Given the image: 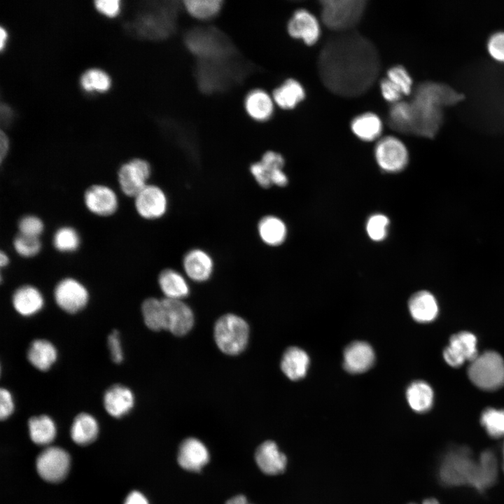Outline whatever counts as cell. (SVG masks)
Segmentation results:
<instances>
[{"instance_id":"obj_1","label":"cell","mask_w":504,"mask_h":504,"mask_svg":"<svg viewBox=\"0 0 504 504\" xmlns=\"http://www.w3.org/2000/svg\"><path fill=\"white\" fill-rule=\"evenodd\" d=\"M374 44L354 31L330 37L319 54L320 78L331 92L344 97L359 96L373 85L380 71Z\"/></svg>"},{"instance_id":"obj_2","label":"cell","mask_w":504,"mask_h":504,"mask_svg":"<svg viewBox=\"0 0 504 504\" xmlns=\"http://www.w3.org/2000/svg\"><path fill=\"white\" fill-rule=\"evenodd\" d=\"M497 475V459L492 451L485 450L479 460L475 461L470 450L465 447L449 450L439 468V477L444 485L469 484L479 491L491 486Z\"/></svg>"},{"instance_id":"obj_3","label":"cell","mask_w":504,"mask_h":504,"mask_svg":"<svg viewBox=\"0 0 504 504\" xmlns=\"http://www.w3.org/2000/svg\"><path fill=\"white\" fill-rule=\"evenodd\" d=\"M460 95L447 86L424 83L416 89L410 102L412 127V134L432 137L442 122V107L454 103Z\"/></svg>"},{"instance_id":"obj_4","label":"cell","mask_w":504,"mask_h":504,"mask_svg":"<svg viewBox=\"0 0 504 504\" xmlns=\"http://www.w3.org/2000/svg\"><path fill=\"white\" fill-rule=\"evenodd\" d=\"M253 64L237 52L206 60H197L195 76L200 90L206 93L223 91L239 84L253 70Z\"/></svg>"},{"instance_id":"obj_5","label":"cell","mask_w":504,"mask_h":504,"mask_svg":"<svg viewBox=\"0 0 504 504\" xmlns=\"http://www.w3.org/2000/svg\"><path fill=\"white\" fill-rule=\"evenodd\" d=\"M184 41L188 49L197 57V60L221 57L237 51L230 39L213 27L191 29L185 35Z\"/></svg>"},{"instance_id":"obj_6","label":"cell","mask_w":504,"mask_h":504,"mask_svg":"<svg viewBox=\"0 0 504 504\" xmlns=\"http://www.w3.org/2000/svg\"><path fill=\"white\" fill-rule=\"evenodd\" d=\"M321 3L323 22L337 33L351 31L366 6L363 0H324Z\"/></svg>"},{"instance_id":"obj_7","label":"cell","mask_w":504,"mask_h":504,"mask_svg":"<svg viewBox=\"0 0 504 504\" xmlns=\"http://www.w3.org/2000/svg\"><path fill=\"white\" fill-rule=\"evenodd\" d=\"M468 375L481 389H498L504 384V360L497 352L485 351L471 361Z\"/></svg>"},{"instance_id":"obj_8","label":"cell","mask_w":504,"mask_h":504,"mask_svg":"<svg viewBox=\"0 0 504 504\" xmlns=\"http://www.w3.org/2000/svg\"><path fill=\"white\" fill-rule=\"evenodd\" d=\"M249 335L247 323L241 317L227 314L220 317L214 326V339L220 350L237 355L246 346Z\"/></svg>"},{"instance_id":"obj_9","label":"cell","mask_w":504,"mask_h":504,"mask_svg":"<svg viewBox=\"0 0 504 504\" xmlns=\"http://www.w3.org/2000/svg\"><path fill=\"white\" fill-rule=\"evenodd\" d=\"M374 156L379 167L388 173L402 171L409 161L408 150L405 145L393 136H384L377 141Z\"/></svg>"},{"instance_id":"obj_10","label":"cell","mask_w":504,"mask_h":504,"mask_svg":"<svg viewBox=\"0 0 504 504\" xmlns=\"http://www.w3.org/2000/svg\"><path fill=\"white\" fill-rule=\"evenodd\" d=\"M151 167L141 158H134L122 164L118 171V182L121 191L127 197H134L148 183Z\"/></svg>"},{"instance_id":"obj_11","label":"cell","mask_w":504,"mask_h":504,"mask_svg":"<svg viewBox=\"0 0 504 504\" xmlns=\"http://www.w3.org/2000/svg\"><path fill=\"white\" fill-rule=\"evenodd\" d=\"M54 298L59 308L69 314L82 310L89 300L86 287L71 277L60 280L54 289Z\"/></svg>"},{"instance_id":"obj_12","label":"cell","mask_w":504,"mask_h":504,"mask_svg":"<svg viewBox=\"0 0 504 504\" xmlns=\"http://www.w3.org/2000/svg\"><path fill=\"white\" fill-rule=\"evenodd\" d=\"M175 3L167 2L152 10L145 15L142 22L144 35L155 38H162L172 34L176 28L177 6Z\"/></svg>"},{"instance_id":"obj_13","label":"cell","mask_w":504,"mask_h":504,"mask_svg":"<svg viewBox=\"0 0 504 504\" xmlns=\"http://www.w3.org/2000/svg\"><path fill=\"white\" fill-rule=\"evenodd\" d=\"M70 465L68 453L59 447H51L38 456L36 462L38 475L50 482L62 481L66 475Z\"/></svg>"},{"instance_id":"obj_14","label":"cell","mask_w":504,"mask_h":504,"mask_svg":"<svg viewBox=\"0 0 504 504\" xmlns=\"http://www.w3.org/2000/svg\"><path fill=\"white\" fill-rule=\"evenodd\" d=\"M134 207L141 218L157 220L167 213L168 198L160 187L148 184L134 197Z\"/></svg>"},{"instance_id":"obj_15","label":"cell","mask_w":504,"mask_h":504,"mask_svg":"<svg viewBox=\"0 0 504 504\" xmlns=\"http://www.w3.org/2000/svg\"><path fill=\"white\" fill-rule=\"evenodd\" d=\"M83 202L90 213L101 217L112 216L119 206L116 192L104 184H94L87 188L84 192Z\"/></svg>"},{"instance_id":"obj_16","label":"cell","mask_w":504,"mask_h":504,"mask_svg":"<svg viewBox=\"0 0 504 504\" xmlns=\"http://www.w3.org/2000/svg\"><path fill=\"white\" fill-rule=\"evenodd\" d=\"M477 356V338L468 331L453 335L449 344L443 351L444 359L454 368L462 365L465 360L472 361Z\"/></svg>"},{"instance_id":"obj_17","label":"cell","mask_w":504,"mask_h":504,"mask_svg":"<svg viewBox=\"0 0 504 504\" xmlns=\"http://www.w3.org/2000/svg\"><path fill=\"white\" fill-rule=\"evenodd\" d=\"M165 313L167 330L181 336L188 332L194 323L191 309L181 300L162 299Z\"/></svg>"},{"instance_id":"obj_18","label":"cell","mask_w":504,"mask_h":504,"mask_svg":"<svg viewBox=\"0 0 504 504\" xmlns=\"http://www.w3.org/2000/svg\"><path fill=\"white\" fill-rule=\"evenodd\" d=\"M288 34L293 38L302 40L307 45H314L321 34L320 24L316 18L305 9L297 10L288 21Z\"/></svg>"},{"instance_id":"obj_19","label":"cell","mask_w":504,"mask_h":504,"mask_svg":"<svg viewBox=\"0 0 504 504\" xmlns=\"http://www.w3.org/2000/svg\"><path fill=\"white\" fill-rule=\"evenodd\" d=\"M182 265L186 274L196 282L207 281L212 275L214 267L210 254L199 248L187 251L183 258Z\"/></svg>"},{"instance_id":"obj_20","label":"cell","mask_w":504,"mask_h":504,"mask_svg":"<svg viewBox=\"0 0 504 504\" xmlns=\"http://www.w3.org/2000/svg\"><path fill=\"white\" fill-rule=\"evenodd\" d=\"M178 463L185 470L198 472L209 460L204 444L196 438H187L180 445Z\"/></svg>"},{"instance_id":"obj_21","label":"cell","mask_w":504,"mask_h":504,"mask_svg":"<svg viewBox=\"0 0 504 504\" xmlns=\"http://www.w3.org/2000/svg\"><path fill=\"white\" fill-rule=\"evenodd\" d=\"M255 459L259 468L267 475L281 474L286 468V456L279 451L276 444L271 440L262 442L257 448Z\"/></svg>"},{"instance_id":"obj_22","label":"cell","mask_w":504,"mask_h":504,"mask_svg":"<svg viewBox=\"0 0 504 504\" xmlns=\"http://www.w3.org/2000/svg\"><path fill=\"white\" fill-rule=\"evenodd\" d=\"M374 361V351L367 342H354L344 351V368L351 373H360L368 370Z\"/></svg>"},{"instance_id":"obj_23","label":"cell","mask_w":504,"mask_h":504,"mask_svg":"<svg viewBox=\"0 0 504 504\" xmlns=\"http://www.w3.org/2000/svg\"><path fill=\"white\" fill-rule=\"evenodd\" d=\"M103 403L106 411L112 416L120 418L127 414L134 405L132 391L122 384H114L104 393Z\"/></svg>"},{"instance_id":"obj_24","label":"cell","mask_w":504,"mask_h":504,"mask_svg":"<svg viewBox=\"0 0 504 504\" xmlns=\"http://www.w3.org/2000/svg\"><path fill=\"white\" fill-rule=\"evenodd\" d=\"M12 304L19 314L27 317L41 311L44 305V298L41 291L35 286L23 285L13 293Z\"/></svg>"},{"instance_id":"obj_25","label":"cell","mask_w":504,"mask_h":504,"mask_svg":"<svg viewBox=\"0 0 504 504\" xmlns=\"http://www.w3.org/2000/svg\"><path fill=\"white\" fill-rule=\"evenodd\" d=\"M408 305L412 318L419 323L433 321L438 313L436 299L427 290H421L413 294L409 300Z\"/></svg>"},{"instance_id":"obj_26","label":"cell","mask_w":504,"mask_h":504,"mask_svg":"<svg viewBox=\"0 0 504 504\" xmlns=\"http://www.w3.org/2000/svg\"><path fill=\"white\" fill-rule=\"evenodd\" d=\"M257 229L261 241L270 246H280L287 237L285 223L276 216L267 215L262 217L258 221Z\"/></svg>"},{"instance_id":"obj_27","label":"cell","mask_w":504,"mask_h":504,"mask_svg":"<svg viewBox=\"0 0 504 504\" xmlns=\"http://www.w3.org/2000/svg\"><path fill=\"white\" fill-rule=\"evenodd\" d=\"M309 364L307 354L302 349L292 346L284 352L281 368L285 375L291 380H298L305 376Z\"/></svg>"},{"instance_id":"obj_28","label":"cell","mask_w":504,"mask_h":504,"mask_svg":"<svg viewBox=\"0 0 504 504\" xmlns=\"http://www.w3.org/2000/svg\"><path fill=\"white\" fill-rule=\"evenodd\" d=\"M158 284L166 298L181 300L190 293L185 277L173 269L167 268L161 271L158 276Z\"/></svg>"},{"instance_id":"obj_29","label":"cell","mask_w":504,"mask_h":504,"mask_svg":"<svg viewBox=\"0 0 504 504\" xmlns=\"http://www.w3.org/2000/svg\"><path fill=\"white\" fill-rule=\"evenodd\" d=\"M57 358V351L55 346L50 342L43 339L34 340L27 351L29 362L41 371L48 370L55 363Z\"/></svg>"},{"instance_id":"obj_30","label":"cell","mask_w":504,"mask_h":504,"mask_svg":"<svg viewBox=\"0 0 504 504\" xmlns=\"http://www.w3.org/2000/svg\"><path fill=\"white\" fill-rule=\"evenodd\" d=\"M244 106L251 118L257 121L268 120L272 115L274 104L270 96L264 90L255 89L248 93Z\"/></svg>"},{"instance_id":"obj_31","label":"cell","mask_w":504,"mask_h":504,"mask_svg":"<svg viewBox=\"0 0 504 504\" xmlns=\"http://www.w3.org/2000/svg\"><path fill=\"white\" fill-rule=\"evenodd\" d=\"M382 122L375 113L368 112L356 116L351 122L353 133L360 139L372 141L382 132Z\"/></svg>"},{"instance_id":"obj_32","label":"cell","mask_w":504,"mask_h":504,"mask_svg":"<svg viewBox=\"0 0 504 504\" xmlns=\"http://www.w3.org/2000/svg\"><path fill=\"white\" fill-rule=\"evenodd\" d=\"M305 97L302 85L295 79L285 80L273 92L276 104L282 108L291 109L295 107Z\"/></svg>"},{"instance_id":"obj_33","label":"cell","mask_w":504,"mask_h":504,"mask_svg":"<svg viewBox=\"0 0 504 504\" xmlns=\"http://www.w3.org/2000/svg\"><path fill=\"white\" fill-rule=\"evenodd\" d=\"M99 428L97 420L90 414H78L71 425V437L77 444H88L97 438Z\"/></svg>"},{"instance_id":"obj_34","label":"cell","mask_w":504,"mask_h":504,"mask_svg":"<svg viewBox=\"0 0 504 504\" xmlns=\"http://www.w3.org/2000/svg\"><path fill=\"white\" fill-rule=\"evenodd\" d=\"M406 398L410 407L418 413H424L430 409L433 402L432 388L424 381L412 382L406 391Z\"/></svg>"},{"instance_id":"obj_35","label":"cell","mask_w":504,"mask_h":504,"mask_svg":"<svg viewBox=\"0 0 504 504\" xmlns=\"http://www.w3.org/2000/svg\"><path fill=\"white\" fill-rule=\"evenodd\" d=\"M29 435L31 440L39 445L51 442L56 435V428L52 419L47 415L33 416L29 422Z\"/></svg>"},{"instance_id":"obj_36","label":"cell","mask_w":504,"mask_h":504,"mask_svg":"<svg viewBox=\"0 0 504 504\" xmlns=\"http://www.w3.org/2000/svg\"><path fill=\"white\" fill-rule=\"evenodd\" d=\"M388 122L393 130L411 134L412 117L410 102L399 101L393 104L388 111Z\"/></svg>"},{"instance_id":"obj_37","label":"cell","mask_w":504,"mask_h":504,"mask_svg":"<svg viewBox=\"0 0 504 504\" xmlns=\"http://www.w3.org/2000/svg\"><path fill=\"white\" fill-rule=\"evenodd\" d=\"M141 312L144 323L149 329L154 331L166 329L165 313L162 299H146L141 304Z\"/></svg>"},{"instance_id":"obj_38","label":"cell","mask_w":504,"mask_h":504,"mask_svg":"<svg viewBox=\"0 0 504 504\" xmlns=\"http://www.w3.org/2000/svg\"><path fill=\"white\" fill-rule=\"evenodd\" d=\"M80 242L81 239L78 232L71 226L60 227L55 231L52 237L53 246L61 253L76 251Z\"/></svg>"},{"instance_id":"obj_39","label":"cell","mask_w":504,"mask_h":504,"mask_svg":"<svg viewBox=\"0 0 504 504\" xmlns=\"http://www.w3.org/2000/svg\"><path fill=\"white\" fill-rule=\"evenodd\" d=\"M480 422L490 437L504 436V410L486 408L482 413Z\"/></svg>"},{"instance_id":"obj_40","label":"cell","mask_w":504,"mask_h":504,"mask_svg":"<svg viewBox=\"0 0 504 504\" xmlns=\"http://www.w3.org/2000/svg\"><path fill=\"white\" fill-rule=\"evenodd\" d=\"M188 12L195 18L208 19L216 15L220 10L223 1L220 0H189L185 1Z\"/></svg>"},{"instance_id":"obj_41","label":"cell","mask_w":504,"mask_h":504,"mask_svg":"<svg viewBox=\"0 0 504 504\" xmlns=\"http://www.w3.org/2000/svg\"><path fill=\"white\" fill-rule=\"evenodd\" d=\"M108 75L99 69H90L83 73L80 78V84L87 91H105L111 86Z\"/></svg>"},{"instance_id":"obj_42","label":"cell","mask_w":504,"mask_h":504,"mask_svg":"<svg viewBox=\"0 0 504 504\" xmlns=\"http://www.w3.org/2000/svg\"><path fill=\"white\" fill-rule=\"evenodd\" d=\"M15 251L22 258H33L41 250L39 238L31 237L18 234L13 241Z\"/></svg>"},{"instance_id":"obj_43","label":"cell","mask_w":504,"mask_h":504,"mask_svg":"<svg viewBox=\"0 0 504 504\" xmlns=\"http://www.w3.org/2000/svg\"><path fill=\"white\" fill-rule=\"evenodd\" d=\"M389 220L385 215L377 214L371 216L366 223V231L369 237L376 241L384 240L388 231Z\"/></svg>"},{"instance_id":"obj_44","label":"cell","mask_w":504,"mask_h":504,"mask_svg":"<svg viewBox=\"0 0 504 504\" xmlns=\"http://www.w3.org/2000/svg\"><path fill=\"white\" fill-rule=\"evenodd\" d=\"M402 92L403 95H408L412 90V79L410 74L400 65L391 66L387 71V76Z\"/></svg>"},{"instance_id":"obj_45","label":"cell","mask_w":504,"mask_h":504,"mask_svg":"<svg viewBox=\"0 0 504 504\" xmlns=\"http://www.w3.org/2000/svg\"><path fill=\"white\" fill-rule=\"evenodd\" d=\"M19 234L22 235L39 238L44 231V223L38 216L26 215L18 221Z\"/></svg>"},{"instance_id":"obj_46","label":"cell","mask_w":504,"mask_h":504,"mask_svg":"<svg viewBox=\"0 0 504 504\" xmlns=\"http://www.w3.org/2000/svg\"><path fill=\"white\" fill-rule=\"evenodd\" d=\"M486 48L494 60L504 63V31L493 33L487 41Z\"/></svg>"},{"instance_id":"obj_47","label":"cell","mask_w":504,"mask_h":504,"mask_svg":"<svg viewBox=\"0 0 504 504\" xmlns=\"http://www.w3.org/2000/svg\"><path fill=\"white\" fill-rule=\"evenodd\" d=\"M107 343L111 359L115 363H120L123 360V351L119 332L117 330H113L108 335Z\"/></svg>"},{"instance_id":"obj_48","label":"cell","mask_w":504,"mask_h":504,"mask_svg":"<svg viewBox=\"0 0 504 504\" xmlns=\"http://www.w3.org/2000/svg\"><path fill=\"white\" fill-rule=\"evenodd\" d=\"M380 89L383 97L393 104L400 101L403 94L400 90L388 78H384L380 83Z\"/></svg>"},{"instance_id":"obj_49","label":"cell","mask_w":504,"mask_h":504,"mask_svg":"<svg viewBox=\"0 0 504 504\" xmlns=\"http://www.w3.org/2000/svg\"><path fill=\"white\" fill-rule=\"evenodd\" d=\"M14 410V402L12 394L6 388L0 390V417L1 420L7 419Z\"/></svg>"},{"instance_id":"obj_50","label":"cell","mask_w":504,"mask_h":504,"mask_svg":"<svg viewBox=\"0 0 504 504\" xmlns=\"http://www.w3.org/2000/svg\"><path fill=\"white\" fill-rule=\"evenodd\" d=\"M96 8L106 15L115 16L120 10V1L118 0H97L94 1Z\"/></svg>"},{"instance_id":"obj_51","label":"cell","mask_w":504,"mask_h":504,"mask_svg":"<svg viewBox=\"0 0 504 504\" xmlns=\"http://www.w3.org/2000/svg\"><path fill=\"white\" fill-rule=\"evenodd\" d=\"M124 504H148V502L141 493L134 491L127 496Z\"/></svg>"},{"instance_id":"obj_52","label":"cell","mask_w":504,"mask_h":504,"mask_svg":"<svg viewBox=\"0 0 504 504\" xmlns=\"http://www.w3.org/2000/svg\"><path fill=\"white\" fill-rule=\"evenodd\" d=\"M9 148V139L3 130L0 132V160L2 163Z\"/></svg>"},{"instance_id":"obj_53","label":"cell","mask_w":504,"mask_h":504,"mask_svg":"<svg viewBox=\"0 0 504 504\" xmlns=\"http://www.w3.org/2000/svg\"><path fill=\"white\" fill-rule=\"evenodd\" d=\"M225 504H251L243 495H238L227 500Z\"/></svg>"},{"instance_id":"obj_54","label":"cell","mask_w":504,"mask_h":504,"mask_svg":"<svg viewBox=\"0 0 504 504\" xmlns=\"http://www.w3.org/2000/svg\"><path fill=\"white\" fill-rule=\"evenodd\" d=\"M10 262V259L6 253L1 251L0 253V265L1 267H6Z\"/></svg>"},{"instance_id":"obj_55","label":"cell","mask_w":504,"mask_h":504,"mask_svg":"<svg viewBox=\"0 0 504 504\" xmlns=\"http://www.w3.org/2000/svg\"><path fill=\"white\" fill-rule=\"evenodd\" d=\"M6 39H7L6 30L4 27H0V48H1V50H3V48L5 46Z\"/></svg>"},{"instance_id":"obj_56","label":"cell","mask_w":504,"mask_h":504,"mask_svg":"<svg viewBox=\"0 0 504 504\" xmlns=\"http://www.w3.org/2000/svg\"><path fill=\"white\" fill-rule=\"evenodd\" d=\"M422 504H440L439 502L433 498L425 499Z\"/></svg>"},{"instance_id":"obj_57","label":"cell","mask_w":504,"mask_h":504,"mask_svg":"<svg viewBox=\"0 0 504 504\" xmlns=\"http://www.w3.org/2000/svg\"><path fill=\"white\" fill-rule=\"evenodd\" d=\"M503 472H504V444H503Z\"/></svg>"},{"instance_id":"obj_58","label":"cell","mask_w":504,"mask_h":504,"mask_svg":"<svg viewBox=\"0 0 504 504\" xmlns=\"http://www.w3.org/2000/svg\"><path fill=\"white\" fill-rule=\"evenodd\" d=\"M409 504H416V503H409Z\"/></svg>"}]
</instances>
